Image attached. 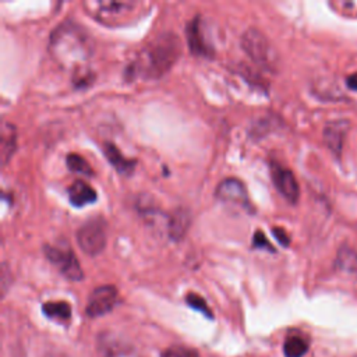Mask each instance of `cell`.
Listing matches in <instances>:
<instances>
[{
    "label": "cell",
    "instance_id": "cell-1",
    "mask_svg": "<svg viewBox=\"0 0 357 357\" xmlns=\"http://www.w3.org/2000/svg\"><path fill=\"white\" fill-rule=\"evenodd\" d=\"M181 52L180 39L172 32H163L148 42L128 67L131 77L160 78L177 61Z\"/></svg>",
    "mask_w": 357,
    "mask_h": 357
},
{
    "label": "cell",
    "instance_id": "cell-2",
    "mask_svg": "<svg viewBox=\"0 0 357 357\" xmlns=\"http://www.w3.org/2000/svg\"><path fill=\"white\" fill-rule=\"evenodd\" d=\"M52 57L64 67L75 68L89 60L93 50L91 35L73 21H63L50 35Z\"/></svg>",
    "mask_w": 357,
    "mask_h": 357
},
{
    "label": "cell",
    "instance_id": "cell-3",
    "mask_svg": "<svg viewBox=\"0 0 357 357\" xmlns=\"http://www.w3.org/2000/svg\"><path fill=\"white\" fill-rule=\"evenodd\" d=\"M43 254L47 261L57 268V271L68 280H81L84 278V272L75 254L73 252L68 243H56V244H45Z\"/></svg>",
    "mask_w": 357,
    "mask_h": 357
},
{
    "label": "cell",
    "instance_id": "cell-4",
    "mask_svg": "<svg viewBox=\"0 0 357 357\" xmlns=\"http://www.w3.org/2000/svg\"><path fill=\"white\" fill-rule=\"evenodd\" d=\"M241 47L255 64L266 68H272L276 64L278 57L273 47L265 35L257 28H248L243 33Z\"/></svg>",
    "mask_w": 357,
    "mask_h": 357
},
{
    "label": "cell",
    "instance_id": "cell-5",
    "mask_svg": "<svg viewBox=\"0 0 357 357\" xmlns=\"http://www.w3.org/2000/svg\"><path fill=\"white\" fill-rule=\"evenodd\" d=\"M84 6L86 7L88 13H91L96 20L102 21L103 24H116L121 20L128 18L138 3L134 1H85Z\"/></svg>",
    "mask_w": 357,
    "mask_h": 357
},
{
    "label": "cell",
    "instance_id": "cell-6",
    "mask_svg": "<svg viewBox=\"0 0 357 357\" xmlns=\"http://www.w3.org/2000/svg\"><path fill=\"white\" fill-rule=\"evenodd\" d=\"M77 243L79 248L91 255L95 257L105 250L106 245V225L100 218L91 219L85 222L77 230Z\"/></svg>",
    "mask_w": 357,
    "mask_h": 357
},
{
    "label": "cell",
    "instance_id": "cell-7",
    "mask_svg": "<svg viewBox=\"0 0 357 357\" xmlns=\"http://www.w3.org/2000/svg\"><path fill=\"white\" fill-rule=\"evenodd\" d=\"M215 195L218 199H220L225 204L234 205L237 208L244 209L247 213H254L255 206L252 205L247 188L238 178L227 177L222 180L215 191Z\"/></svg>",
    "mask_w": 357,
    "mask_h": 357
},
{
    "label": "cell",
    "instance_id": "cell-8",
    "mask_svg": "<svg viewBox=\"0 0 357 357\" xmlns=\"http://www.w3.org/2000/svg\"><path fill=\"white\" fill-rule=\"evenodd\" d=\"M119 293L113 284L98 286L88 297L85 314L89 318H99L109 314L117 304Z\"/></svg>",
    "mask_w": 357,
    "mask_h": 357
},
{
    "label": "cell",
    "instance_id": "cell-9",
    "mask_svg": "<svg viewBox=\"0 0 357 357\" xmlns=\"http://www.w3.org/2000/svg\"><path fill=\"white\" fill-rule=\"evenodd\" d=\"M271 177L278 192L290 204H296L300 197L298 183L291 170L283 167L278 162H271Z\"/></svg>",
    "mask_w": 357,
    "mask_h": 357
},
{
    "label": "cell",
    "instance_id": "cell-10",
    "mask_svg": "<svg viewBox=\"0 0 357 357\" xmlns=\"http://www.w3.org/2000/svg\"><path fill=\"white\" fill-rule=\"evenodd\" d=\"M96 343L100 357H141L134 344L112 332L99 333Z\"/></svg>",
    "mask_w": 357,
    "mask_h": 357
},
{
    "label": "cell",
    "instance_id": "cell-11",
    "mask_svg": "<svg viewBox=\"0 0 357 357\" xmlns=\"http://www.w3.org/2000/svg\"><path fill=\"white\" fill-rule=\"evenodd\" d=\"M185 36H187L188 47L192 54L201 56V57H212L213 56V47L205 38V32L202 29L199 17H195L194 20H191L187 24Z\"/></svg>",
    "mask_w": 357,
    "mask_h": 357
},
{
    "label": "cell",
    "instance_id": "cell-12",
    "mask_svg": "<svg viewBox=\"0 0 357 357\" xmlns=\"http://www.w3.org/2000/svg\"><path fill=\"white\" fill-rule=\"evenodd\" d=\"M349 131V123L344 120L337 121H329L324 128V141L329 151L339 158L342 155L343 142L346 138V134Z\"/></svg>",
    "mask_w": 357,
    "mask_h": 357
},
{
    "label": "cell",
    "instance_id": "cell-13",
    "mask_svg": "<svg viewBox=\"0 0 357 357\" xmlns=\"http://www.w3.org/2000/svg\"><path fill=\"white\" fill-rule=\"evenodd\" d=\"M191 225V215L188 209L178 206L167 218V234L173 241L181 240Z\"/></svg>",
    "mask_w": 357,
    "mask_h": 357
},
{
    "label": "cell",
    "instance_id": "cell-14",
    "mask_svg": "<svg viewBox=\"0 0 357 357\" xmlns=\"http://www.w3.org/2000/svg\"><path fill=\"white\" fill-rule=\"evenodd\" d=\"M70 204L74 206H84L96 201V191L84 180H75L67 190Z\"/></svg>",
    "mask_w": 357,
    "mask_h": 357
},
{
    "label": "cell",
    "instance_id": "cell-15",
    "mask_svg": "<svg viewBox=\"0 0 357 357\" xmlns=\"http://www.w3.org/2000/svg\"><path fill=\"white\" fill-rule=\"evenodd\" d=\"M310 349V339L300 331H290L283 342L284 357H304Z\"/></svg>",
    "mask_w": 357,
    "mask_h": 357
},
{
    "label": "cell",
    "instance_id": "cell-16",
    "mask_svg": "<svg viewBox=\"0 0 357 357\" xmlns=\"http://www.w3.org/2000/svg\"><path fill=\"white\" fill-rule=\"evenodd\" d=\"M103 152L106 159L109 160V163L123 176H130L134 169H135V160L134 159H128L126 158L120 149L112 144V142H106L103 145Z\"/></svg>",
    "mask_w": 357,
    "mask_h": 357
},
{
    "label": "cell",
    "instance_id": "cell-17",
    "mask_svg": "<svg viewBox=\"0 0 357 357\" xmlns=\"http://www.w3.org/2000/svg\"><path fill=\"white\" fill-rule=\"evenodd\" d=\"M17 148V132L14 126L4 121L0 131V156L1 165L6 166Z\"/></svg>",
    "mask_w": 357,
    "mask_h": 357
},
{
    "label": "cell",
    "instance_id": "cell-18",
    "mask_svg": "<svg viewBox=\"0 0 357 357\" xmlns=\"http://www.w3.org/2000/svg\"><path fill=\"white\" fill-rule=\"evenodd\" d=\"M42 312L50 319L68 322L71 318V305L64 300L46 301L42 304Z\"/></svg>",
    "mask_w": 357,
    "mask_h": 357
},
{
    "label": "cell",
    "instance_id": "cell-19",
    "mask_svg": "<svg viewBox=\"0 0 357 357\" xmlns=\"http://www.w3.org/2000/svg\"><path fill=\"white\" fill-rule=\"evenodd\" d=\"M335 265L340 271H344L349 273L357 272V252L347 245H342L337 251Z\"/></svg>",
    "mask_w": 357,
    "mask_h": 357
},
{
    "label": "cell",
    "instance_id": "cell-20",
    "mask_svg": "<svg viewBox=\"0 0 357 357\" xmlns=\"http://www.w3.org/2000/svg\"><path fill=\"white\" fill-rule=\"evenodd\" d=\"M66 165L71 172L82 174V176H92V173H93L91 165L85 160V158H82L81 155L74 153V152H71L66 156Z\"/></svg>",
    "mask_w": 357,
    "mask_h": 357
},
{
    "label": "cell",
    "instance_id": "cell-21",
    "mask_svg": "<svg viewBox=\"0 0 357 357\" xmlns=\"http://www.w3.org/2000/svg\"><path fill=\"white\" fill-rule=\"evenodd\" d=\"M160 357H199L197 349L184 344H172L162 350Z\"/></svg>",
    "mask_w": 357,
    "mask_h": 357
},
{
    "label": "cell",
    "instance_id": "cell-22",
    "mask_svg": "<svg viewBox=\"0 0 357 357\" xmlns=\"http://www.w3.org/2000/svg\"><path fill=\"white\" fill-rule=\"evenodd\" d=\"M185 303H187L192 310H195V311L201 312L202 315H205L208 319H213V312L211 311V308H209V305L206 304L205 298L201 297L199 294H197V293H188V294L185 296Z\"/></svg>",
    "mask_w": 357,
    "mask_h": 357
},
{
    "label": "cell",
    "instance_id": "cell-23",
    "mask_svg": "<svg viewBox=\"0 0 357 357\" xmlns=\"http://www.w3.org/2000/svg\"><path fill=\"white\" fill-rule=\"evenodd\" d=\"M252 245L255 248H262V250H268L271 252H275V248L272 247V244L269 243V240L265 237L262 230H257L252 236Z\"/></svg>",
    "mask_w": 357,
    "mask_h": 357
},
{
    "label": "cell",
    "instance_id": "cell-24",
    "mask_svg": "<svg viewBox=\"0 0 357 357\" xmlns=\"http://www.w3.org/2000/svg\"><path fill=\"white\" fill-rule=\"evenodd\" d=\"M10 279H11V275H10L8 269H7V265L3 264L1 265V271H0V287H1V294L3 296L6 294V291H7V289H8L10 283H11Z\"/></svg>",
    "mask_w": 357,
    "mask_h": 357
},
{
    "label": "cell",
    "instance_id": "cell-25",
    "mask_svg": "<svg viewBox=\"0 0 357 357\" xmlns=\"http://www.w3.org/2000/svg\"><path fill=\"white\" fill-rule=\"evenodd\" d=\"M272 233H273V236L276 237V240H278L283 247H287V245H289L290 237L287 236V233H286L282 227H273V229H272Z\"/></svg>",
    "mask_w": 357,
    "mask_h": 357
},
{
    "label": "cell",
    "instance_id": "cell-26",
    "mask_svg": "<svg viewBox=\"0 0 357 357\" xmlns=\"http://www.w3.org/2000/svg\"><path fill=\"white\" fill-rule=\"evenodd\" d=\"M346 85H347L350 89L357 91V73H354V74H351V75H349V77L346 78Z\"/></svg>",
    "mask_w": 357,
    "mask_h": 357
}]
</instances>
